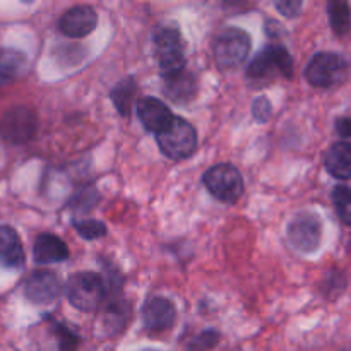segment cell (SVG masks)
<instances>
[{"instance_id": "obj_1", "label": "cell", "mask_w": 351, "mask_h": 351, "mask_svg": "<svg viewBox=\"0 0 351 351\" xmlns=\"http://www.w3.org/2000/svg\"><path fill=\"white\" fill-rule=\"evenodd\" d=\"M293 74V60L290 51L281 45L264 48L247 69V77L254 84H269L276 77L290 79Z\"/></svg>"}, {"instance_id": "obj_2", "label": "cell", "mask_w": 351, "mask_h": 351, "mask_svg": "<svg viewBox=\"0 0 351 351\" xmlns=\"http://www.w3.org/2000/svg\"><path fill=\"white\" fill-rule=\"evenodd\" d=\"M153 41L163 77H170L185 71V43L177 26L163 24L156 27Z\"/></svg>"}, {"instance_id": "obj_3", "label": "cell", "mask_w": 351, "mask_h": 351, "mask_svg": "<svg viewBox=\"0 0 351 351\" xmlns=\"http://www.w3.org/2000/svg\"><path fill=\"white\" fill-rule=\"evenodd\" d=\"M67 298L72 307L81 312H95L106 297V285L99 274L75 273L67 281Z\"/></svg>"}, {"instance_id": "obj_4", "label": "cell", "mask_w": 351, "mask_h": 351, "mask_svg": "<svg viewBox=\"0 0 351 351\" xmlns=\"http://www.w3.org/2000/svg\"><path fill=\"white\" fill-rule=\"evenodd\" d=\"M250 36L239 27H225L215 40V62L221 71H235L250 53Z\"/></svg>"}, {"instance_id": "obj_5", "label": "cell", "mask_w": 351, "mask_h": 351, "mask_svg": "<svg viewBox=\"0 0 351 351\" xmlns=\"http://www.w3.org/2000/svg\"><path fill=\"white\" fill-rule=\"evenodd\" d=\"M156 139L161 153L175 161L192 156L197 147V136H195L194 127L180 117H175L168 129L158 134Z\"/></svg>"}, {"instance_id": "obj_6", "label": "cell", "mask_w": 351, "mask_h": 351, "mask_svg": "<svg viewBox=\"0 0 351 351\" xmlns=\"http://www.w3.org/2000/svg\"><path fill=\"white\" fill-rule=\"evenodd\" d=\"M348 64L345 58L332 51H321L312 57L305 69V79L314 88H332L345 81Z\"/></svg>"}, {"instance_id": "obj_7", "label": "cell", "mask_w": 351, "mask_h": 351, "mask_svg": "<svg viewBox=\"0 0 351 351\" xmlns=\"http://www.w3.org/2000/svg\"><path fill=\"white\" fill-rule=\"evenodd\" d=\"M202 182L206 189L225 204H233L243 194V178L233 165H215L206 171Z\"/></svg>"}, {"instance_id": "obj_8", "label": "cell", "mask_w": 351, "mask_h": 351, "mask_svg": "<svg viewBox=\"0 0 351 351\" xmlns=\"http://www.w3.org/2000/svg\"><path fill=\"white\" fill-rule=\"evenodd\" d=\"M288 240L302 254H312L321 247L322 221L315 213L305 211L288 225Z\"/></svg>"}, {"instance_id": "obj_9", "label": "cell", "mask_w": 351, "mask_h": 351, "mask_svg": "<svg viewBox=\"0 0 351 351\" xmlns=\"http://www.w3.org/2000/svg\"><path fill=\"white\" fill-rule=\"evenodd\" d=\"M38 129L36 113L27 106L9 108L0 119V134L5 141L21 144L29 141Z\"/></svg>"}, {"instance_id": "obj_10", "label": "cell", "mask_w": 351, "mask_h": 351, "mask_svg": "<svg viewBox=\"0 0 351 351\" xmlns=\"http://www.w3.org/2000/svg\"><path fill=\"white\" fill-rule=\"evenodd\" d=\"M62 295V281L51 271H34L24 283V297L36 305H48Z\"/></svg>"}, {"instance_id": "obj_11", "label": "cell", "mask_w": 351, "mask_h": 351, "mask_svg": "<svg viewBox=\"0 0 351 351\" xmlns=\"http://www.w3.org/2000/svg\"><path fill=\"white\" fill-rule=\"evenodd\" d=\"M98 24V14L91 5H74L65 10L58 21V27L69 38H82Z\"/></svg>"}, {"instance_id": "obj_12", "label": "cell", "mask_w": 351, "mask_h": 351, "mask_svg": "<svg viewBox=\"0 0 351 351\" xmlns=\"http://www.w3.org/2000/svg\"><path fill=\"white\" fill-rule=\"evenodd\" d=\"M137 117L143 122L144 129L154 132L156 136L168 129L175 119L170 108L156 98H141L137 101Z\"/></svg>"}, {"instance_id": "obj_13", "label": "cell", "mask_w": 351, "mask_h": 351, "mask_svg": "<svg viewBox=\"0 0 351 351\" xmlns=\"http://www.w3.org/2000/svg\"><path fill=\"white\" fill-rule=\"evenodd\" d=\"M177 319V311L173 304L167 298H151L143 307V322L146 329L153 332H163L171 329Z\"/></svg>"}, {"instance_id": "obj_14", "label": "cell", "mask_w": 351, "mask_h": 351, "mask_svg": "<svg viewBox=\"0 0 351 351\" xmlns=\"http://www.w3.org/2000/svg\"><path fill=\"white\" fill-rule=\"evenodd\" d=\"M24 261L26 256L19 235L10 226L2 225L0 226V266L7 269H19L24 266Z\"/></svg>"}, {"instance_id": "obj_15", "label": "cell", "mask_w": 351, "mask_h": 351, "mask_svg": "<svg viewBox=\"0 0 351 351\" xmlns=\"http://www.w3.org/2000/svg\"><path fill=\"white\" fill-rule=\"evenodd\" d=\"M34 261L40 264H55L69 259V249L62 239L51 233H41L36 237L33 247Z\"/></svg>"}, {"instance_id": "obj_16", "label": "cell", "mask_w": 351, "mask_h": 351, "mask_svg": "<svg viewBox=\"0 0 351 351\" xmlns=\"http://www.w3.org/2000/svg\"><path fill=\"white\" fill-rule=\"evenodd\" d=\"M326 170L338 180H348L351 178V143L339 141L335 143L324 158Z\"/></svg>"}, {"instance_id": "obj_17", "label": "cell", "mask_w": 351, "mask_h": 351, "mask_svg": "<svg viewBox=\"0 0 351 351\" xmlns=\"http://www.w3.org/2000/svg\"><path fill=\"white\" fill-rule=\"evenodd\" d=\"M165 79V95L175 103H187L197 93V81L194 75L187 71H182L178 74L170 75Z\"/></svg>"}, {"instance_id": "obj_18", "label": "cell", "mask_w": 351, "mask_h": 351, "mask_svg": "<svg viewBox=\"0 0 351 351\" xmlns=\"http://www.w3.org/2000/svg\"><path fill=\"white\" fill-rule=\"evenodd\" d=\"M24 67H26V57L23 51L0 47V77L12 81L23 74Z\"/></svg>"}, {"instance_id": "obj_19", "label": "cell", "mask_w": 351, "mask_h": 351, "mask_svg": "<svg viewBox=\"0 0 351 351\" xmlns=\"http://www.w3.org/2000/svg\"><path fill=\"white\" fill-rule=\"evenodd\" d=\"M329 24L336 36H346L351 29V7L346 2H335L328 3Z\"/></svg>"}, {"instance_id": "obj_20", "label": "cell", "mask_w": 351, "mask_h": 351, "mask_svg": "<svg viewBox=\"0 0 351 351\" xmlns=\"http://www.w3.org/2000/svg\"><path fill=\"white\" fill-rule=\"evenodd\" d=\"M136 93V81L134 79H125V81L119 82L115 89L112 91V101L117 106L122 115H129L130 108H132V96Z\"/></svg>"}, {"instance_id": "obj_21", "label": "cell", "mask_w": 351, "mask_h": 351, "mask_svg": "<svg viewBox=\"0 0 351 351\" xmlns=\"http://www.w3.org/2000/svg\"><path fill=\"white\" fill-rule=\"evenodd\" d=\"M127 315H129V308L123 302H115V304L110 305L105 311V328L108 329L110 335H117L119 331H122V328L125 326Z\"/></svg>"}, {"instance_id": "obj_22", "label": "cell", "mask_w": 351, "mask_h": 351, "mask_svg": "<svg viewBox=\"0 0 351 351\" xmlns=\"http://www.w3.org/2000/svg\"><path fill=\"white\" fill-rule=\"evenodd\" d=\"M332 204H335L336 215L339 216L345 225L351 226V189L345 185H338L332 191Z\"/></svg>"}, {"instance_id": "obj_23", "label": "cell", "mask_w": 351, "mask_h": 351, "mask_svg": "<svg viewBox=\"0 0 351 351\" xmlns=\"http://www.w3.org/2000/svg\"><path fill=\"white\" fill-rule=\"evenodd\" d=\"M53 332L58 343V351H77L79 341H81L77 332L72 331V329L65 324H55Z\"/></svg>"}, {"instance_id": "obj_24", "label": "cell", "mask_w": 351, "mask_h": 351, "mask_svg": "<svg viewBox=\"0 0 351 351\" xmlns=\"http://www.w3.org/2000/svg\"><path fill=\"white\" fill-rule=\"evenodd\" d=\"M74 228L86 240L101 239L106 235V226L98 219H75Z\"/></svg>"}, {"instance_id": "obj_25", "label": "cell", "mask_w": 351, "mask_h": 351, "mask_svg": "<svg viewBox=\"0 0 351 351\" xmlns=\"http://www.w3.org/2000/svg\"><path fill=\"white\" fill-rule=\"evenodd\" d=\"M218 332L213 331V329H208V331L201 332V335L195 336V338L189 343L187 351H208L218 345Z\"/></svg>"}, {"instance_id": "obj_26", "label": "cell", "mask_w": 351, "mask_h": 351, "mask_svg": "<svg viewBox=\"0 0 351 351\" xmlns=\"http://www.w3.org/2000/svg\"><path fill=\"white\" fill-rule=\"evenodd\" d=\"M252 115H254V119H256L259 123H266L267 120H269V117H271L269 99L264 98V96L257 98L256 101H254V105H252Z\"/></svg>"}, {"instance_id": "obj_27", "label": "cell", "mask_w": 351, "mask_h": 351, "mask_svg": "<svg viewBox=\"0 0 351 351\" xmlns=\"http://www.w3.org/2000/svg\"><path fill=\"white\" fill-rule=\"evenodd\" d=\"M95 197H96L95 189H88V191L79 192V194L74 197V201H72V204H74L72 208L79 209V211H88V209L95 208Z\"/></svg>"}, {"instance_id": "obj_28", "label": "cell", "mask_w": 351, "mask_h": 351, "mask_svg": "<svg viewBox=\"0 0 351 351\" xmlns=\"http://www.w3.org/2000/svg\"><path fill=\"white\" fill-rule=\"evenodd\" d=\"M326 293L328 295H338L341 293L346 288V280L341 273H331L328 278H326Z\"/></svg>"}, {"instance_id": "obj_29", "label": "cell", "mask_w": 351, "mask_h": 351, "mask_svg": "<svg viewBox=\"0 0 351 351\" xmlns=\"http://www.w3.org/2000/svg\"><path fill=\"white\" fill-rule=\"evenodd\" d=\"M276 9L280 10L283 16L295 17L298 16V12L302 10V2L300 0H283V2H276Z\"/></svg>"}, {"instance_id": "obj_30", "label": "cell", "mask_w": 351, "mask_h": 351, "mask_svg": "<svg viewBox=\"0 0 351 351\" xmlns=\"http://www.w3.org/2000/svg\"><path fill=\"white\" fill-rule=\"evenodd\" d=\"M336 132L341 137H351V117H343L336 122Z\"/></svg>"}, {"instance_id": "obj_31", "label": "cell", "mask_w": 351, "mask_h": 351, "mask_svg": "<svg viewBox=\"0 0 351 351\" xmlns=\"http://www.w3.org/2000/svg\"><path fill=\"white\" fill-rule=\"evenodd\" d=\"M5 82H7V81H5V79H3V77H0V88H2V86H3V84H5Z\"/></svg>"}]
</instances>
